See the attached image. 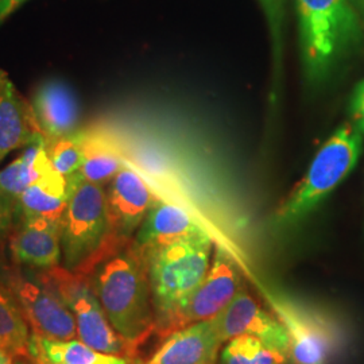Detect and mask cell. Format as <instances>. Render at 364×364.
I'll use <instances>...</instances> for the list:
<instances>
[{
  "instance_id": "6da1fadb",
  "label": "cell",
  "mask_w": 364,
  "mask_h": 364,
  "mask_svg": "<svg viewBox=\"0 0 364 364\" xmlns=\"http://www.w3.org/2000/svg\"><path fill=\"white\" fill-rule=\"evenodd\" d=\"M105 314L131 348L156 329L147 266L135 247L105 260L92 282Z\"/></svg>"
},
{
  "instance_id": "7a4b0ae2",
  "label": "cell",
  "mask_w": 364,
  "mask_h": 364,
  "mask_svg": "<svg viewBox=\"0 0 364 364\" xmlns=\"http://www.w3.org/2000/svg\"><path fill=\"white\" fill-rule=\"evenodd\" d=\"M304 75L318 85L360 37L350 0H296Z\"/></svg>"
},
{
  "instance_id": "3957f363",
  "label": "cell",
  "mask_w": 364,
  "mask_h": 364,
  "mask_svg": "<svg viewBox=\"0 0 364 364\" xmlns=\"http://www.w3.org/2000/svg\"><path fill=\"white\" fill-rule=\"evenodd\" d=\"M363 149V134L343 123L320 147L302 181L274 213L278 228H291L306 219L351 173Z\"/></svg>"
},
{
  "instance_id": "277c9868",
  "label": "cell",
  "mask_w": 364,
  "mask_h": 364,
  "mask_svg": "<svg viewBox=\"0 0 364 364\" xmlns=\"http://www.w3.org/2000/svg\"><path fill=\"white\" fill-rule=\"evenodd\" d=\"M212 247V237L205 232L142 254L159 333L208 273Z\"/></svg>"
},
{
  "instance_id": "5b68a950",
  "label": "cell",
  "mask_w": 364,
  "mask_h": 364,
  "mask_svg": "<svg viewBox=\"0 0 364 364\" xmlns=\"http://www.w3.org/2000/svg\"><path fill=\"white\" fill-rule=\"evenodd\" d=\"M72 192L61 219V247L64 267L73 273L87 274L114 252L111 242L107 192L105 185L70 176Z\"/></svg>"
},
{
  "instance_id": "8992f818",
  "label": "cell",
  "mask_w": 364,
  "mask_h": 364,
  "mask_svg": "<svg viewBox=\"0 0 364 364\" xmlns=\"http://www.w3.org/2000/svg\"><path fill=\"white\" fill-rule=\"evenodd\" d=\"M63 299L77 326V338L93 350L126 358L134 355L129 343L111 326L100 299L85 274L73 273L65 267H53L39 277Z\"/></svg>"
},
{
  "instance_id": "52a82bcc",
  "label": "cell",
  "mask_w": 364,
  "mask_h": 364,
  "mask_svg": "<svg viewBox=\"0 0 364 364\" xmlns=\"http://www.w3.org/2000/svg\"><path fill=\"white\" fill-rule=\"evenodd\" d=\"M257 287L287 331L291 363H329L340 346V332L335 323L277 289L260 282H257Z\"/></svg>"
},
{
  "instance_id": "ba28073f",
  "label": "cell",
  "mask_w": 364,
  "mask_h": 364,
  "mask_svg": "<svg viewBox=\"0 0 364 364\" xmlns=\"http://www.w3.org/2000/svg\"><path fill=\"white\" fill-rule=\"evenodd\" d=\"M242 284L237 263L223 246L216 247L208 273L171 316L162 335L169 336L183 326L215 318L243 289Z\"/></svg>"
},
{
  "instance_id": "9c48e42d",
  "label": "cell",
  "mask_w": 364,
  "mask_h": 364,
  "mask_svg": "<svg viewBox=\"0 0 364 364\" xmlns=\"http://www.w3.org/2000/svg\"><path fill=\"white\" fill-rule=\"evenodd\" d=\"M9 289L33 335L57 340L77 338L75 316L63 299L43 281L13 274L9 279Z\"/></svg>"
},
{
  "instance_id": "30bf717a",
  "label": "cell",
  "mask_w": 364,
  "mask_h": 364,
  "mask_svg": "<svg viewBox=\"0 0 364 364\" xmlns=\"http://www.w3.org/2000/svg\"><path fill=\"white\" fill-rule=\"evenodd\" d=\"M154 203V195L144 178L124 165L107 191L111 242L115 247L138 232Z\"/></svg>"
},
{
  "instance_id": "8fae6325",
  "label": "cell",
  "mask_w": 364,
  "mask_h": 364,
  "mask_svg": "<svg viewBox=\"0 0 364 364\" xmlns=\"http://www.w3.org/2000/svg\"><path fill=\"white\" fill-rule=\"evenodd\" d=\"M223 344L237 336H252L289 358V336L279 320L263 311L242 289L228 306L212 318Z\"/></svg>"
},
{
  "instance_id": "7c38bea8",
  "label": "cell",
  "mask_w": 364,
  "mask_h": 364,
  "mask_svg": "<svg viewBox=\"0 0 364 364\" xmlns=\"http://www.w3.org/2000/svg\"><path fill=\"white\" fill-rule=\"evenodd\" d=\"M31 108L48 144L80 130L81 112L76 93L61 80L43 82L34 95Z\"/></svg>"
},
{
  "instance_id": "4fadbf2b",
  "label": "cell",
  "mask_w": 364,
  "mask_h": 364,
  "mask_svg": "<svg viewBox=\"0 0 364 364\" xmlns=\"http://www.w3.org/2000/svg\"><path fill=\"white\" fill-rule=\"evenodd\" d=\"M221 346L213 320L201 321L170 333L144 364H216Z\"/></svg>"
},
{
  "instance_id": "5bb4252c",
  "label": "cell",
  "mask_w": 364,
  "mask_h": 364,
  "mask_svg": "<svg viewBox=\"0 0 364 364\" xmlns=\"http://www.w3.org/2000/svg\"><path fill=\"white\" fill-rule=\"evenodd\" d=\"M205 232L204 227L188 210L168 201L156 200L136 232L134 247L144 254Z\"/></svg>"
},
{
  "instance_id": "9a60e30c",
  "label": "cell",
  "mask_w": 364,
  "mask_h": 364,
  "mask_svg": "<svg viewBox=\"0 0 364 364\" xmlns=\"http://www.w3.org/2000/svg\"><path fill=\"white\" fill-rule=\"evenodd\" d=\"M14 259L21 264L49 270L63 259L61 221L45 218L23 219L11 240Z\"/></svg>"
},
{
  "instance_id": "2e32d148",
  "label": "cell",
  "mask_w": 364,
  "mask_h": 364,
  "mask_svg": "<svg viewBox=\"0 0 364 364\" xmlns=\"http://www.w3.org/2000/svg\"><path fill=\"white\" fill-rule=\"evenodd\" d=\"M41 134L33 108L0 69V162L14 150L27 147Z\"/></svg>"
},
{
  "instance_id": "e0dca14e",
  "label": "cell",
  "mask_w": 364,
  "mask_h": 364,
  "mask_svg": "<svg viewBox=\"0 0 364 364\" xmlns=\"http://www.w3.org/2000/svg\"><path fill=\"white\" fill-rule=\"evenodd\" d=\"M72 192L70 177L50 169L19 196L15 207L23 219L45 218L61 221Z\"/></svg>"
},
{
  "instance_id": "ac0fdd59",
  "label": "cell",
  "mask_w": 364,
  "mask_h": 364,
  "mask_svg": "<svg viewBox=\"0 0 364 364\" xmlns=\"http://www.w3.org/2000/svg\"><path fill=\"white\" fill-rule=\"evenodd\" d=\"M50 169L48 141L41 134L27 146L22 156L0 170V192L16 204L19 196Z\"/></svg>"
},
{
  "instance_id": "d6986e66",
  "label": "cell",
  "mask_w": 364,
  "mask_h": 364,
  "mask_svg": "<svg viewBox=\"0 0 364 364\" xmlns=\"http://www.w3.org/2000/svg\"><path fill=\"white\" fill-rule=\"evenodd\" d=\"M27 356L54 364H130L129 359L96 351L80 338L57 340L31 333Z\"/></svg>"
},
{
  "instance_id": "ffe728a7",
  "label": "cell",
  "mask_w": 364,
  "mask_h": 364,
  "mask_svg": "<svg viewBox=\"0 0 364 364\" xmlns=\"http://www.w3.org/2000/svg\"><path fill=\"white\" fill-rule=\"evenodd\" d=\"M124 166L117 147L105 135L87 131L82 164L77 171L85 181L105 185Z\"/></svg>"
},
{
  "instance_id": "44dd1931",
  "label": "cell",
  "mask_w": 364,
  "mask_h": 364,
  "mask_svg": "<svg viewBox=\"0 0 364 364\" xmlns=\"http://www.w3.org/2000/svg\"><path fill=\"white\" fill-rule=\"evenodd\" d=\"M30 338V326L13 293L0 285V350L27 355Z\"/></svg>"
},
{
  "instance_id": "7402d4cb",
  "label": "cell",
  "mask_w": 364,
  "mask_h": 364,
  "mask_svg": "<svg viewBox=\"0 0 364 364\" xmlns=\"http://www.w3.org/2000/svg\"><path fill=\"white\" fill-rule=\"evenodd\" d=\"M287 355L252 336H237L227 341L220 355L221 364H284Z\"/></svg>"
},
{
  "instance_id": "603a6c76",
  "label": "cell",
  "mask_w": 364,
  "mask_h": 364,
  "mask_svg": "<svg viewBox=\"0 0 364 364\" xmlns=\"http://www.w3.org/2000/svg\"><path fill=\"white\" fill-rule=\"evenodd\" d=\"M85 135L87 131L78 130L72 135L48 144V154L53 169L64 177H70L77 173L82 164Z\"/></svg>"
},
{
  "instance_id": "cb8c5ba5",
  "label": "cell",
  "mask_w": 364,
  "mask_h": 364,
  "mask_svg": "<svg viewBox=\"0 0 364 364\" xmlns=\"http://www.w3.org/2000/svg\"><path fill=\"white\" fill-rule=\"evenodd\" d=\"M263 13L266 15L270 36L273 41L274 63L278 70L279 58L282 55V30L285 16V0H259Z\"/></svg>"
},
{
  "instance_id": "d4e9b609",
  "label": "cell",
  "mask_w": 364,
  "mask_h": 364,
  "mask_svg": "<svg viewBox=\"0 0 364 364\" xmlns=\"http://www.w3.org/2000/svg\"><path fill=\"white\" fill-rule=\"evenodd\" d=\"M350 114L352 123L364 135V80L353 90L350 102Z\"/></svg>"
},
{
  "instance_id": "484cf974",
  "label": "cell",
  "mask_w": 364,
  "mask_h": 364,
  "mask_svg": "<svg viewBox=\"0 0 364 364\" xmlns=\"http://www.w3.org/2000/svg\"><path fill=\"white\" fill-rule=\"evenodd\" d=\"M15 204L0 192V242L6 236L13 220Z\"/></svg>"
},
{
  "instance_id": "4316f807",
  "label": "cell",
  "mask_w": 364,
  "mask_h": 364,
  "mask_svg": "<svg viewBox=\"0 0 364 364\" xmlns=\"http://www.w3.org/2000/svg\"><path fill=\"white\" fill-rule=\"evenodd\" d=\"M26 1L27 0H0V26Z\"/></svg>"
},
{
  "instance_id": "83f0119b",
  "label": "cell",
  "mask_w": 364,
  "mask_h": 364,
  "mask_svg": "<svg viewBox=\"0 0 364 364\" xmlns=\"http://www.w3.org/2000/svg\"><path fill=\"white\" fill-rule=\"evenodd\" d=\"M13 362L14 355L4 350H0V364H13Z\"/></svg>"
},
{
  "instance_id": "f1b7e54d",
  "label": "cell",
  "mask_w": 364,
  "mask_h": 364,
  "mask_svg": "<svg viewBox=\"0 0 364 364\" xmlns=\"http://www.w3.org/2000/svg\"><path fill=\"white\" fill-rule=\"evenodd\" d=\"M13 364H37L33 359H30L27 355H21L14 359Z\"/></svg>"
},
{
  "instance_id": "f546056e",
  "label": "cell",
  "mask_w": 364,
  "mask_h": 364,
  "mask_svg": "<svg viewBox=\"0 0 364 364\" xmlns=\"http://www.w3.org/2000/svg\"><path fill=\"white\" fill-rule=\"evenodd\" d=\"M30 359H31V358H30ZM33 360H34L37 364H54L50 363V362H48V360H45V359H39V358H34Z\"/></svg>"
},
{
  "instance_id": "4dcf8cb0",
  "label": "cell",
  "mask_w": 364,
  "mask_h": 364,
  "mask_svg": "<svg viewBox=\"0 0 364 364\" xmlns=\"http://www.w3.org/2000/svg\"><path fill=\"white\" fill-rule=\"evenodd\" d=\"M135 364H144V363H135Z\"/></svg>"
}]
</instances>
